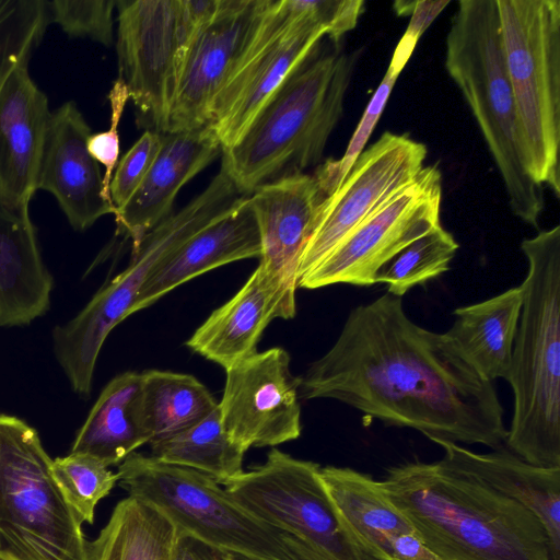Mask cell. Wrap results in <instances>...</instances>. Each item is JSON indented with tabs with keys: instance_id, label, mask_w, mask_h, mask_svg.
Listing matches in <instances>:
<instances>
[{
	"instance_id": "obj_1",
	"label": "cell",
	"mask_w": 560,
	"mask_h": 560,
	"mask_svg": "<svg viewBox=\"0 0 560 560\" xmlns=\"http://www.w3.org/2000/svg\"><path fill=\"white\" fill-rule=\"evenodd\" d=\"M300 399L341 401L434 443L504 447L503 408L446 332L413 323L385 293L349 313L332 347L298 376Z\"/></svg>"
},
{
	"instance_id": "obj_2",
	"label": "cell",
	"mask_w": 560,
	"mask_h": 560,
	"mask_svg": "<svg viewBox=\"0 0 560 560\" xmlns=\"http://www.w3.org/2000/svg\"><path fill=\"white\" fill-rule=\"evenodd\" d=\"M381 481L442 560H551L532 511L440 460L395 466Z\"/></svg>"
},
{
	"instance_id": "obj_3",
	"label": "cell",
	"mask_w": 560,
	"mask_h": 560,
	"mask_svg": "<svg viewBox=\"0 0 560 560\" xmlns=\"http://www.w3.org/2000/svg\"><path fill=\"white\" fill-rule=\"evenodd\" d=\"M317 51L284 81L241 140L222 151L220 170L241 194L305 173L322 160L343 114L357 54Z\"/></svg>"
},
{
	"instance_id": "obj_4",
	"label": "cell",
	"mask_w": 560,
	"mask_h": 560,
	"mask_svg": "<svg viewBox=\"0 0 560 560\" xmlns=\"http://www.w3.org/2000/svg\"><path fill=\"white\" fill-rule=\"evenodd\" d=\"M528 270L510 373L513 416L504 446L560 468V226L522 242Z\"/></svg>"
},
{
	"instance_id": "obj_5",
	"label": "cell",
	"mask_w": 560,
	"mask_h": 560,
	"mask_svg": "<svg viewBox=\"0 0 560 560\" xmlns=\"http://www.w3.org/2000/svg\"><path fill=\"white\" fill-rule=\"evenodd\" d=\"M445 68L476 118L513 213L538 228L545 208L542 187L527 172L497 0L458 1L446 36Z\"/></svg>"
},
{
	"instance_id": "obj_6",
	"label": "cell",
	"mask_w": 560,
	"mask_h": 560,
	"mask_svg": "<svg viewBox=\"0 0 560 560\" xmlns=\"http://www.w3.org/2000/svg\"><path fill=\"white\" fill-rule=\"evenodd\" d=\"M243 196L220 170L200 195L144 236L124 271L104 285L75 317L54 329L55 357L75 393L90 394L105 339L135 313L136 300L154 269L196 232L229 212Z\"/></svg>"
},
{
	"instance_id": "obj_7",
	"label": "cell",
	"mask_w": 560,
	"mask_h": 560,
	"mask_svg": "<svg viewBox=\"0 0 560 560\" xmlns=\"http://www.w3.org/2000/svg\"><path fill=\"white\" fill-rule=\"evenodd\" d=\"M117 476L129 495L155 505L178 533L224 552L260 560H315L299 540L257 518L198 470L135 452L120 463Z\"/></svg>"
},
{
	"instance_id": "obj_8",
	"label": "cell",
	"mask_w": 560,
	"mask_h": 560,
	"mask_svg": "<svg viewBox=\"0 0 560 560\" xmlns=\"http://www.w3.org/2000/svg\"><path fill=\"white\" fill-rule=\"evenodd\" d=\"M51 464L33 428L0 413V557L90 560L82 521Z\"/></svg>"
},
{
	"instance_id": "obj_9",
	"label": "cell",
	"mask_w": 560,
	"mask_h": 560,
	"mask_svg": "<svg viewBox=\"0 0 560 560\" xmlns=\"http://www.w3.org/2000/svg\"><path fill=\"white\" fill-rule=\"evenodd\" d=\"M497 5L527 172L559 198L560 1L497 0Z\"/></svg>"
},
{
	"instance_id": "obj_10",
	"label": "cell",
	"mask_w": 560,
	"mask_h": 560,
	"mask_svg": "<svg viewBox=\"0 0 560 560\" xmlns=\"http://www.w3.org/2000/svg\"><path fill=\"white\" fill-rule=\"evenodd\" d=\"M118 78L140 128L166 133L182 66L197 32L215 13L213 0H118Z\"/></svg>"
},
{
	"instance_id": "obj_11",
	"label": "cell",
	"mask_w": 560,
	"mask_h": 560,
	"mask_svg": "<svg viewBox=\"0 0 560 560\" xmlns=\"http://www.w3.org/2000/svg\"><path fill=\"white\" fill-rule=\"evenodd\" d=\"M327 36L312 0H270L217 96L208 126L222 151L234 147L284 81Z\"/></svg>"
},
{
	"instance_id": "obj_12",
	"label": "cell",
	"mask_w": 560,
	"mask_h": 560,
	"mask_svg": "<svg viewBox=\"0 0 560 560\" xmlns=\"http://www.w3.org/2000/svg\"><path fill=\"white\" fill-rule=\"evenodd\" d=\"M314 462L271 448L264 464L224 485L264 523L299 540L315 560H363Z\"/></svg>"
},
{
	"instance_id": "obj_13",
	"label": "cell",
	"mask_w": 560,
	"mask_h": 560,
	"mask_svg": "<svg viewBox=\"0 0 560 560\" xmlns=\"http://www.w3.org/2000/svg\"><path fill=\"white\" fill-rule=\"evenodd\" d=\"M427 152L423 143L389 131L363 150L340 187L319 203L313 232L300 258L298 281L411 185L424 167Z\"/></svg>"
},
{
	"instance_id": "obj_14",
	"label": "cell",
	"mask_w": 560,
	"mask_h": 560,
	"mask_svg": "<svg viewBox=\"0 0 560 560\" xmlns=\"http://www.w3.org/2000/svg\"><path fill=\"white\" fill-rule=\"evenodd\" d=\"M441 174L424 166L418 178L353 230L298 288L374 284L376 271L409 244L440 226Z\"/></svg>"
},
{
	"instance_id": "obj_15",
	"label": "cell",
	"mask_w": 560,
	"mask_h": 560,
	"mask_svg": "<svg viewBox=\"0 0 560 560\" xmlns=\"http://www.w3.org/2000/svg\"><path fill=\"white\" fill-rule=\"evenodd\" d=\"M218 404L230 438L247 451L252 446H276L301 434L298 376L290 370V355L271 348L225 370Z\"/></svg>"
},
{
	"instance_id": "obj_16",
	"label": "cell",
	"mask_w": 560,
	"mask_h": 560,
	"mask_svg": "<svg viewBox=\"0 0 560 560\" xmlns=\"http://www.w3.org/2000/svg\"><path fill=\"white\" fill-rule=\"evenodd\" d=\"M270 0H221L195 35L173 96L167 132L207 126L214 101L245 50Z\"/></svg>"
},
{
	"instance_id": "obj_17",
	"label": "cell",
	"mask_w": 560,
	"mask_h": 560,
	"mask_svg": "<svg viewBox=\"0 0 560 560\" xmlns=\"http://www.w3.org/2000/svg\"><path fill=\"white\" fill-rule=\"evenodd\" d=\"M92 131L77 104L51 112L42 155L37 189L51 194L69 224L84 231L116 208L103 189L100 164L88 150Z\"/></svg>"
},
{
	"instance_id": "obj_18",
	"label": "cell",
	"mask_w": 560,
	"mask_h": 560,
	"mask_svg": "<svg viewBox=\"0 0 560 560\" xmlns=\"http://www.w3.org/2000/svg\"><path fill=\"white\" fill-rule=\"evenodd\" d=\"M295 315V291L258 264L243 287L214 310L186 342L224 370L257 352L268 324Z\"/></svg>"
},
{
	"instance_id": "obj_19",
	"label": "cell",
	"mask_w": 560,
	"mask_h": 560,
	"mask_svg": "<svg viewBox=\"0 0 560 560\" xmlns=\"http://www.w3.org/2000/svg\"><path fill=\"white\" fill-rule=\"evenodd\" d=\"M51 112L46 94L28 72L16 67L0 90V197L11 207L28 209Z\"/></svg>"
},
{
	"instance_id": "obj_20",
	"label": "cell",
	"mask_w": 560,
	"mask_h": 560,
	"mask_svg": "<svg viewBox=\"0 0 560 560\" xmlns=\"http://www.w3.org/2000/svg\"><path fill=\"white\" fill-rule=\"evenodd\" d=\"M162 137L161 150L143 182L114 214L117 232L131 240V253L150 231L173 214L182 187L222 154L221 143L208 125Z\"/></svg>"
},
{
	"instance_id": "obj_21",
	"label": "cell",
	"mask_w": 560,
	"mask_h": 560,
	"mask_svg": "<svg viewBox=\"0 0 560 560\" xmlns=\"http://www.w3.org/2000/svg\"><path fill=\"white\" fill-rule=\"evenodd\" d=\"M325 196L313 175L302 173L262 185L248 195L260 234L259 264L288 289H298V268Z\"/></svg>"
},
{
	"instance_id": "obj_22",
	"label": "cell",
	"mask_w": 560,
	"mask_h": 560,
	"mask_svg": "<svg viewBox=\"0 0 560 560\" xmlns=\"http://www.w3.org/2000/svg\"><path fill=\"white\" fill-rule=\"evenodd\" d=\"M261 255L260 234L248 196L171 253L150 275L135 303L133 312L209 270Z\"/></svg>"
},
{
	"instance_id": "obj_23",
	"label": "cell",
	"mask_w": 560,
	"mask_h": 560,
	"mask_svg": "<svg viewBox=\"0 0 560 560\" xmlns=\"http://www.w3.org/2000/svg\"><path fill=\"white\" fill-rule=\"evenodd\" d=\"M440 462L471 476L532 511L542 524L551 560H560V468L529 464L506 447L475 453L460 444L438 443Z\"/></svg>"
},
{
	"instance_id": "obj_24",
	"label": "cell",
	"mask_w": 560,
	"mask_h": 560,
	"mask_svg": "<svg viewBox=\"0 0 560 560\" xmlns=\"http://www.w3.org/2000/svg\"><path fill=\"white\" fill-rule=\"evenodd\" d=\"M51 289L28 209L11 207L0 197V326L25 325L42 316Z\"/></svg>"
},
{
	"instance_id": "obj_25",
	"label": "cell",
	"mask_w": 560,
	"mask_h": 560,
	"mask_svg": "<svg viewBox=\"0 0 560 560\" xmlns=\"http://www.w3.org/2000/svg\"><path fill=\"white\" fill-rule=\"evenodd\" d=\"M319 474L362 559L393 560L390 540L415 529L382 481L349 467H320Z\"/></svg>"
},
{
	"instance_id": "obj_26",
	"label": "cell",
	"mask_w": 560,
	"mask_h": 560,
	"mask_svg": "<svg viewBox=\"0 0 560 560\" xmlns=\"http://www.w3.org/2000/svg\"><path fill=\"white\" fill-rule=\"evenodd\" d=\"M141 390V373L115 376L91 409L71 453L89 455L109 467L150 443L142 417Z\"/></svg>"
},
{
	"instance_id": "obj_27",
	"label": "cell",
	"mask_w": 560,
	"mask_h": 560,
	"mask_svg": "<svg viewBox=\"0 0 560 560\" xmlns=\"http://www.w3.org/2000/svg\"><path fill=\"white\" fill-rule=\"evenodd\" d=\"M523 304L522 287L458 307L446 334L487 381L506 380Z\"/></svg>"
},
{
	"instance_id": "obj_28",
	"label": "cell",
	"mask_w": 560,
	"mask_h": 560,
	"mask_svg": "<svg viewBox=\"0 0 560 560\" xmlns=\"http://www.w3.org/2000/svg\"><path fill=\"white\" fill-rule=\"evenodd\" d=\"M177 536L174 523L155 505L128 495L89 544L90 560H171Z\"/></svg>"
},
{
	"instance_id": "obj_29",
	"label": "cell",
	"mask_w": 560,
	"mask_h": 560,
	"mask_svg": "<svg viewBox=\"0 0 560 560\" xmlns=\"http://www.w3.org/2000/svg\"><path fill=\"white\" fill-rule=\"evenodd\" d=\"M141 377V408L149 444L183 431L218 407L209 389L192 375L149 370Z\"/></svg>"
},
{
	"instance_id": "obj_30",
	"label": "cell",
	"mask_w": 560,
	"mask_h": 560,
	"mask_svg": "<svg viewBox=\"0 0 560 560\" xmlns=\"http://www.w3.org/2000/svg\"><path fill=\"white\" fill-rule=\"evenodd\" d=\"M150 446L159 460L198 470L222 486L244 471L246 451L226 433L219 406L192 425Z\"/></svg>"
},
{
	"instance_id": "obj_31",
	"label": "cell",
	"mask_w": 560,
	"mask_h": 560,
	"mask_svg": "<svg viewBox=\"0 0 560 560\" xmlns=\"http://www.w3.org/2000/svg\"><path fill=\"white\" fill-rule=\"evenodd\" d=\"M457 249L454 236L440 225L383 265L374 276V284L385 283L388 293L402 298L411 288L448 270Z\"/></svg>"
},
{
	"instance_id": "obj_32",
	"label": "cell",
	"mask_w": 560,
	"mask_h": 560,
	"mask_svg": "<svg viewBox=\"0 0 560 560\" xmlns=\"http://www.w3.org/2000/svg\"><path fill=\"white\" fill-rule=\"evenodd\" d=\"M416 45L417 44L401 37L394 51L387 71L366 105L345 154L339 160L329 159L316 168L314 176L325 197L330 196L340 187L352 165L363 152L374 127L381 118L390 92L400 72L411 57Z\"/></svg>"
},
{
	"instance_id": "obj_33",
	"label": "cell",
	"mask_w": 560,
	"mask_h": 560,
	"mask_svg": "<svg viewBox=\"0 0 560 560\" xmlns=\"http://www.w3.org/2000/svg\"><path fill=\"white\" fill-rule=\"evenodd\" d=\"M49 23L45 0H0V90L10 73L30 60Z\"/></svg>"
},
{
	"instance_id": "obj_34",
	"label": "cell",
	"mask_w": 560,
	"mask_h": 560,
	"mask_svg": "<svg viewBox=\"0 0 560 560\" xmlns=\"http://www.w3.org/2000/svg\"><path fill=\"white\" fill-rule=\"evenodd\" d=\"M51 468L65 498L82 523L92 524L96 504L118 482L117 472L89 455L77 453L54 459Z\"/></svg>"
},
{
	"instance_id": "obj_35",
	"label": "cell",
	"mask_w": 560,
	"mask_h": 560,
	"mask_svg": "<svg viewBox=\"0 0 560 560\" xmlns=\"http://www.w3.org/2000/svg\"><path fill=\"white\" fill-rule=\"evenodd\" d=\"M49 22L70 37H85L102 45L114 42L115 0L47 1Z\"/></svg>"
},
{
	"instance_id": "obj_36",
	"label": "cell",
	"mask_w": 560,
	"mask_h": 560,
	"mask_svg": "<svg viewBox=\"0 0 560 560\" xmlns=\"http://www.w3.org/2000/svg\"><path fill=\"white\" fill-rule=\"evenodd\" d=\"M162 142V133L145 130L118 161L109 186L116 212L127 205L143 182Z\"/></svg>"
},
{
	"instance_id": "obj_37",
	"label": "cell",
	"mask_w": 560,
	"mask_h": 560,
	"mask_svg": "<svg viewBox=\"0 0 560 560\" xmlns=\"http://www.w3.org/2000/svg\"><path fill=\"white\" fill-rule=\"evenodd\" d=\"M107 98L110 106L109 128L106 131L91 133L88 140V150L93 159L105 168L103 189L105 197L112 201L109 186L120 153L119 124L129 101L127 86L120 78L114 81Z\"/></svg>"
},
{
	"instance_id": "obj_38",
	"label": "cell",
	"mask_w": 560,
	"mask_h": 560,
	"mask_svg": "<svg viewBox=\"0 0 560 560\" xmlns=\"http://www.w3.org/2000/svg\"><path fill=\"white\" fill-rule=\"evenodd\" d=\"M393 560H442L416 532L396 535L389 545Z\"/></svg>"
},
{
	"instance_id": "obj_39",
	"label": "cell",
	"mask_w": 560,
	"mask_h": 560,
	"mask_svg": "<svg viewBox=\"0 0 560 560\" xmlns=\"http://www.w3.org/2000/svg\"><path fill=\"white\" fill-rule=\"evenodd\" d=\"M171 560H228L224 551L178 533Z\"/></svg>"
},
{
	"instance_id": "obj_40",
	"label": "cell",
	"mask_w": 560,
	"mask_h": 560,
	"mask_svg": "<svg viewBox=\"0 0 560 560\" xmlns=\"http://www.w3.org/2000/svg\"><path fill=\"white\" fill-rule=\"evenodd\" d=\"M450 3L448 0H420L416 1L410 14V21L404 36L418 42L424 31L431 25L434 19Z\"/></svg>"
},
{
	"instance_id": "obj_41",
	"label": "cell",
	"mask_w": 560,
	"mask_h": 560,
	"mask_svg": "<svg viewBox=\"0 0 560 560\" xmlns=\"http://www.w3.org/2000/svg\"><path fill=\"white\" fill-rule=\"evenodd\" d=\"M415 4L416 1H396L394 3V9L398 15L407 16L411 14Z\"/></svg>"
},
{
	"instance_id": "obj_42",
	"label": "cell",
	"mask_w": 560,
	"mask_h": 560,
	"mask_svg": "<svg viewBox=\"0 0 560 560\" xmlns=\"http://www.w3.org/2000/svg\"><path fill=\"white\" fill-rule=\"evenodd\" d=\"M228 560H260L254 557L236 553V552H225Z\"/></svg>"
},
{
	"instance_id": "obj_43",
	"label": "cell",
	"mask_w": 560,
	"mask_h": 560,
	"mask_svg": "<svg viewBox=\"0 0 560 560\" xmlns=\"http://www.w3.org/2000/svg\"><path fill=\"white\" fill-rule=\"evenodd\" d=\"M0 560H9V559H5V558L0 557Z\"/></svg>"
}]
</instances>
